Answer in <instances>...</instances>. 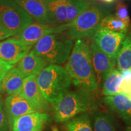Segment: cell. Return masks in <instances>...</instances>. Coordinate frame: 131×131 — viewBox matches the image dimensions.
<instances>
[{
    "label": "cell",
    "instance_id": "cell-16",
    "mask_svg": "<svg viewBox=\"0 0 131 131\" xmlns=\"http://www.w3.org/2000/svg\"><path fill=\"white\" fill-rule=\"evenodd\" d=\"M48 63L32 50L18 62L16 68L26 78L32 75H38L48 66Z\"/></svg>",
    "mask_w": 131,
    "mask_h": 131
},
{
    "label": "cell",
    "instance_id": "cell-30",
    "mask_svg": "<svg viewBox=\"0 0 131 131\" xmlns=\"http://www.w3.org/2000/svg\"><path fill=\"white\" fill-rule=\"evenodd\" d=\"M100 1H103V2H104V3H112L113 1H114V0H100Z\"/></svg>",
    "mask_w": 131,
    "mask_h": 131
},
{
    "label": "cell",
    "instance_id": "cell-1",
    "mask_svg": "<svg viewBox=\"0 0 131 131\" xmlns=\"http://www.w3.org/2000/svg\"><path fill=\"white\" fill-rule=\"evenodd\" d=\"M65 69L78 89L94 94L98 91L90 47L84 41L76 40Z\"/></svg>",
    "mask_w": 131,
    "mask_h": 131
},
{
    "label": "cell",
    "instance_id": "cell-14",
    "mask_svg": "<svg viewBox=\"0 0 131 131\" xmlns=\"http://www.w3.org/2000/svg\"><path fill=\"white\" fill-rule=\"evenodd\" d=\"M24 78L18 69L13 67L8 70L0 83V94L19 95L22 91Z\"/></svg>",
    "mask_w": 131,
    "mask_h": 131
},
{
    "label": "cell",
    "instance_id": "cell-18",
    "mask_svg": "<svg viewBox=\"0 0 131 131\" xmlns=\"http://www.w3.org/2000/svg\"><path fill=\"white\" fill-rule=\"evenodd\" d=\"M38 23L48 24L45 0H15Z\"/></svg>",
    "mask_w": 131,
    "mask_h": 131
},
{
    "label": "cell",
    "instance_id": "cell-19",
    "mask_svg": "<svg viewBox=\"0 0 131 131\" xmlns=\"http://www.w3.org/2000/svg\"><path fill=\"white\" fill-rule=\"evenodd\" d=\"M117 69L120 72L131 69V33L125 37L116 58Z\"/></svg>",
    "mask_w": 131,
    "mask_h": 131
},
{
    "label": "cell",
    "instance_id": "cell-12",
    "mask_svg": "<svg viewBox=\"0 0 131 131\" xmlns=\"http://www.w3.org/2000/svg\"><path fill=\"white\" fill-rule=\"evenodd\" d=\"M4 108L10 130L16 118L37 112L25 98L20 95H8L4 100Z\"/></svg>",
    "mask_w": 131,
    "mask_h": 131
},
{
    "label": "cell",
    "instance_id": "cell-34",
    "mask_svg": "<svg viewBox=\"0 0 131 131\" xmlns=\"http://www.w3.org/2000/svg\"><path fill=\"white\" fill-rule=\"evenodd\" d=\"M35 131H41V130H35Z\"/></svg>",
    "mask_w": 131,
    "mask_h": 131
},
{
    "label": "cell",
    "instance_id": "cell-28",
    "mask_svg": "<svg viewBox=\"0 0 131 131\" xmlns=\"http://www.w3.org/2000/svg\"><path fill=\"white\" fill-rule=\"evenodd\" d=\"M13 67L14 66L9 65L7 63H5L4 61L0 60V83L2 81L3 78H4V75H6L8 70Z\"/></svg>",
    "mask_w": 131,
    "mask_h": 131
},
{
    "label": "cell",
    "instance_id": "cell-21",
    "mask_svg": "<svg viewBox=\"0 0 131 131\" xmlns=\"http://www.w3.org/2000/svg\"><path fill=\"white\" fill-rule=\"evenodd\" d=\"M93 127L94 131H116L114 117L104 112H95L93 115Z\"/></svg>",
    "mask_w": 131,
    "mask_h": 131
},
{
    "label": "cell",
    "instance_id": "cell-25",
    "mask_svg": "<svg viewBox=\"0 0 131 131\" xmlns=\"http://www.w3.org/2000/svg\"><path fill=\"white\" fill-rule=\"evenodd\" d=\"M123 81L120 88V94L124 95L131 99V69L121 72Z\"/></svg>",
    "mask_w": 131,
    "mask_h": 131
},
{
    "label": "cell",
    "instance_id": "cell-17",
    "mask_svg": "<svg viewBox=\"0 0 131 131\" xmlns=\"http://www.w3.org/2000/svg\"><path fill=\"white\" fill-rule=\"evenodd\" d=\"M105 104L119 115L124 122L131 124V99L126 95L117 94L106 96L103 98Z\"/></svg>",
    "mask_w": 131,
    "mask_h": 131
},
{
    "label": "cell",
    "instance_id": "cell-26",
    "mask_svg": "<svg viewBox=\"0 0 131 131\" xmlns=\"http://www.w3.org/2000/svg\"><path fill=\"white\" fill-rule=\"evenodd\" d=\"M115 15L123 21L127 26L130 27V20L129 16L128 10L126 5L121 1H118L116 6V14Z\"/></svg>",
    "mask_w": 131,
    "mask_h": 131
},
{
    "label": "cell",
    "instance_id": "cell-2",
    "mask_svg": "<svg viewBox=\"0 0 131 131\" xmlns=\"http://www.w3.org/2000/svg\"><path fill=\"white\" fill-rule=\"evenodd\" d=\"M42 95L51 105L61 100L71 86L72 80L66 69L58 64H50L37 77Z\"/></svg>",
    "mask_w": 131,
    "mask_h": 131
},
{
    "label": "cell",
    "instance_id": "cell-29",
    "mask_svg": "<svg viewBox=\"0 0 131 131\" xmlns=\"http://www.w3.org/2000/svg\"><path fill=\"white\" fill-rule=\"evenodd\" d=\"M10 37V36L7 34V32L0 26V40H2L3 39L7 38Z\"/></svg>",
    "mask_w": 131,
    "mask_h": 131
},
{
    "label": "cell",
    "instance_id": "cell-11",
    "mask_svg": "<svg viewBox=\"0 0 131 131\" xmlns=\"http://www.w3.org/2000/svg\"><path fill=\"white\" fill-rule=\"evenodd\" d=\"M19 95L25 98L37 112L49 109V103L40 91L36 75H30L24 78L22 91Z\"/></svg>",
    "mask_w": 131,
    "mask_h": 131
},
{
    "label": "cell",
    "instance_id": "cell-7",
    "mask_svg": "<svg viewBox=\"0 0 131 131\" xmlns=\"http://www.w3.org/2000/svg\"><path fill=\"white\" fill-rule=\"evenodd\" d=\"M93 69L98 87L103 86L107 77L115 69L116 58L103 52L94 42L89 45Z\"/></svg>",
    "mask_w": 131,
    "mask_h": 131
},
{
    "label": "cell",
    "instance_id": "cell-23",
    "mask_svg": "<svg viewBox=\"0 0 131 131\" xmlns=\"http://www.w3.org/2000/svg\"><path fill=\"white\" fill-rule=\"evenodd\" d=\"M92 3V0H68L67 4V24L75 20Z\"/></svg>",
    "mask_w": 131,
    "mask_h": 131
},
{
    "label": "cell",
    "instance_id": "cell-32",
    "mask_svg": "<svg viewBox=\"0 0 131 131\" xmlns=\"http://www.w3.org/2000/svg\"><path fill=\"white\" fill-rule=\"evenodd\" d=\"M53 131H58L56 128H53Z\"/></svg>",
    "mask_w": 131,
    "mask_h": 131
},
{
    "label": "cell",
    "instance_id": "cell-3",
    "mask_svg": "<svg viewBox=\"0 0 131 131\" xmlns=\"http://www.w3.org/2000/svg\"><path fill=\"white\" fill-rule=\"evenodd\" d=\"M94 94L82 89L68 91L58 103L52 106V117L56 122H66L96 108Z\"/></svg>",
    "mask_w": 131,
    "mask_h": 131
},
{
    "label": "cell",
    "instance_id": "cell-10",
    "mask_svg": "<svg viewBox=\"0 0 131 131\" xmlns=\"http://www.w3.org/2000/svg\"><path fill=\"white\" fill-rule=\"evenodd\" d=\"M32 47L19 39L8 38L0 42V60L9 65L15 64L30 52Z\"/></svg>",
    "mask_w": 131,
    "mask_h": 131
},
{
    "label": "cell",
    "instance_id": "cell-4",
    "mask_svg": "<svg viewBox=\"0 0 131 131\" xmlns=\"http://www.w3.org/2000/svg\"><path fill=\"white\" fill-rule=\"evenodd\" d=\"M73 41L63 32L42 37L34 45L32 50L49 63L61 64L68 60L72 50Z\"/></svg>",
    "mask_w": 131,
    "mask_h": 131
},
{
    "label": "cell",
    "instance_id": "cell-27",
    "mask_svg": "<svg viewBox=\"0 0 131 131\" xmlns=\"http://www.w3.org/2000/svg\"><path fill=\"white\" fill-rule=\"evenodd\" d=\"M9 122L4 108V101L0 98V131H10Z\"/></svg>",
    "mask_w": 131,
    "mask_h": 131
},
{
    "label": "cell",
    "instance_id": "cell-31",
    "mask_svg": "<svg viewBox=\"0 0 131 131\" xmlns=\"http://www.w3.org/2000/svg\"><path fill=\"white\" fill-rule=\"evenodd\" d=\"M126 131H131V124L130 125H129V126L127 127Z\"/></svg>",
    "mask_w": 131,
    "mask_h": 131
},
{
    "label": "cell",
    "instance_id": "cell-9",
    "mask_svg": "<svg viewBox=\"0 0 131 131\" xmlns=\"http://www.w3.org/2000/svg\"><path fill=\"white\" fill-rule=\"evenodd\" d=\"M68 30V24L53 27L48 24L37 23L31 24L19 34L18 37L21 41L27 46H33L37 42L47 35L55 33H61Z\"/></svg>",
    "mask_w": 131,
    "mask_h": 131
},
{
    "label": "cell",
    "instance_id": "cell-13",
    "mask_svg": "<svg viewBox=\"0 0 131 131\" xmlns=\"http://www.w3.org/2000/svg\"><path fill=\"white\" fill-rule=\"evenodd\" d=\"M49 115L46 113L35 112L16 118L14 121L12 131L41 130L47 122Z\"/></svg>",
    "mask_w": 131,
    "mask_h": 131
},
{
    "label": "cell",
    "instance_id": "cell-24",
    "mask_svg": "<svg viewBox=\"0 0 131 131\" xmlns=\"http://www.w3.org/2000/svg\"><path fill=\"white\" fill-rule=\"evenodd\" d=\"M100 27H106L111 30L126 34L129 27L116 15L106 16L101 21Z\"/></svg>",
    "mask_w": 131,
    "mask_h": 131
},
{
    "label": "cell",
    "instance_id": "cell-8",
    "mask_svg": "<svg viewBox=\"0 0 131 131\" xmlns=\"http://www.w3.org/2000/svg\"><path fill=\"white\" fill-rule=\"evenodd\" d=\"M125 37L124 34L100 27L93 35L92 42L107 55L116 58Z\"/></svg>",
    "mask_w": 131,
    "mask_h": 131
},
{
    "label": "cell",
    "instance_id": "cell-33",
    "mask_svg": "<svg viewBox=\"0 0 131 131\" xmlns=\"http://www.w3.org/2000/svg\"><path fill=\"white\" fill-rule=\"evenodd\" d=\"M0 98H1V95L0 94Z\"/></svg>",
    "mask_w": 131,
    "mask_h": 131
},
{
    "label": "cell",
    "instance_id": "cell-22",
    "mask_svg": "<svg viewBox=\"0 0 131 131\" xmlns=\"http://www.w3.org/2000/svg\"><path fill=\"white\" fill-rule=\"evenodd\" d=\"M66 131H92L91 118L88 112L80 114L65 123Z\"/></svg>",
    "mask_w": 131,
    "mask_h": 131
},
{
    "label": "cell",
    "instance_id": "cell-6",
    "mask_svg": "<svg viewBox=\"0 0 131 131\" xmlns=\"http://www.w3.org/2000/svg\"><path fill=\"white\" fill-rule=\"evenodd\" d=\"M32 21L30 15L15 0H0V26L10 37L18 35Z\"/></svg>",
    "mask_w": 131,
    "mask_h": 131
},
{
    "label": "cell",
    "instance_id": "cell-5",
    "mask_svg": "<svg viewBox=\"0 0 131 131\" xmlns=\"http://www.w3.org/2000/svg\"><path fill=\"white\" fill-rule=\"evenodd\" d=\"M106 12L101 6L92 4L72 22L68 23V35L71 40H81L93 35L100 27Z\"/></svg>",
    "mask_w": 131,
    "mask_h": 131
},
{
    "label": "cell",
    "instance_id": "cell-20",
    "mask_svg": "<svg viewBox=\"0 0 131 131\" xmlns=\"http://www.w3.org/2000/svg\"><path fill=\"white\" fill-rule=\"evenodd\" d=\"M122 81L123 77L121 72L117 69H114L103 83L102 86L103 94L105 96L120 94Z\"/></svg>",
    "mask_w": 131,
    "mask_h": 131
},
{
    "label": "cell",
    "instance_id": "cell-15",
    "mask_svg": "<svg viewBox=\"0 0 131 131\" xmlns=\"http://www.w3.org/2000/svg\"><path fill=\"white\" fill-rule=\"evenodd\" d=\"M68 0H45L48 24L53 27L67 24Z\"/></svg>",
    "mask_w": 131,
    "mask_h": 131
}]
</instances>
